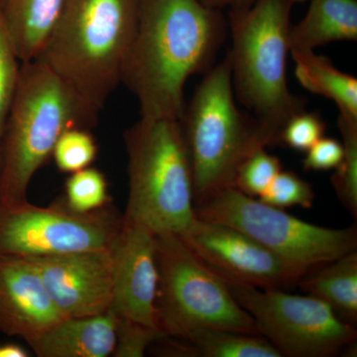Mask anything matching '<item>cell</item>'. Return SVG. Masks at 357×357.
Here are the masks:
<instances>
[{
    "mask_svg": "<svg viewBox=\"0 0 357 357\" xmlns=\"http://www.w3.org/2000/svg\"><path fill=\"white\" fill-rule=\"evenodd\" d=\"M227 31L222 10L199 0H140L121 83L137 98L141 117L181 121L185 83L213 67Z\"/></svg>",
    "mask_w": 357,
    "mask_h": 357,
    "instance_id": "6da1fadb",
    "label": "cell"
},
{
    "mask_svg": "<svg viewBox=\"0 0 357 357\" xmlns=\"http://www.w3.org/2000/svg\"><path fill=\"white\" fill-rule=\"evenodd\" d=\"M100 110L38 60L21 63L0 161V204L28 201L35 174L70 128L91 129Z\"/></svg>",
    "mask_w": 357,
    "mask_h": 357,
    "instance_id": "7a4b0ae2",
    "label": "cell"
},
{
    "mask_svg": "<svg viewBox=\"0 0 357 357\" xmlns=\"http://www.w3.org/2000/svg\"><path fill=\"white\" fill-rule=\"evenodd\" d=\"M293 6L291 0H255L229 11L234 96L255 119L264 147L279 143L286 122L306 105L286 77Z\"/></svg>",
    "mask_w": 357,
    "mask_h": 357,
    "instance_id": "3957f363",
    "label": "cell"
},
{
    "mask_svg": "<svg viewBox=\"0 0 357 357\" xmlns=\"http://www.w3.org/2000/svg\"><path fill=\"white\" fill-rule=\"evenodd\" d=\"M140 0H65L35 60L100 110L121 84Z\"/></svg>",
    "mask_w": 357,
    "mask_h": 357,
    "instance_id": "277c9868",
    "label": "cell"
},
{
    "mask_svg": "<svg viewBox=\"0 0 357 357\" xmlns=\"http://www.w3.org/2000/svg\"><path fill=\"white\" fill-rule=\"evenodd\" d=\"M128 199L124 220L181 234L196 220L192 176L178 119H143L124 132Z\"/></svg>",
    "mask_w": 357,
    "mask_h": 357,
    "instance_id": "5b68a950",
    "label": "cell"
},
{
    "mask_svg": "<svg viewBox=\"0 0 357 357\" xmlns=\"http://www.w3.org/2000/svg\"><path fill=\"white\" fill-rule=\"evenodd\" d=\"M181 119L192 176L195 202L232 187L241 162L258 148L256 121L236 103L229 56L204 73Z\"/></svg>",
    "mask_w": 357,
    "mask_h": 357,
    "instance_id": "8992f818",
    "label": "cell"
},
{
    "mask_svg": "<svg viewBox=\"0 0 357 357\" xmlns=\"http://www.w3.org/2000/svg\"><path fill=\"white\" fill-rule=\"evenodd\" d=\"M156 260L155 310L157 326L164 337L184 340L201 328L259 335L227 282L206 266L180 236L156 234Z\"/></svg>",
    "mask_w": 357,
    "mask_h": 357,
    "instance_id": "52a82bcc",
    "label": "cell"
},
{
    "mask_svg": "<svg viewBox=\"0 0 357 357\" xmlns=\"http://www.w3.org/2000/svg\"><path fill=\"white\" fill-rule=\"evenodd\" d=\"M195 213L238 229L305 273L357 248L356 225L337 229L312 225L234 187L215 190L195 202Z\"/></svg>",
    "mask_w": 357,
    "mask_h": 357,
    "instance_id": "ba28073f",
    "label": "cell"
},
{
    "mask_svg": "<svg viewBox=\"0 0 357 357\" xmlns=\"http://www.w3.org/2000/svg\"><path fill=\"white\" fill-rule=\"evenodd\" d=\"M225 282L234 299L255 321L257 332L282 357L335 356L356 342L354 325L314 296Z\"/></svg>",
    "mask_w": 357,
    "mask_h": 357,
    "instance_id": "9c48e42d",
    "label": "cell"
},
{
    "mask_svg": "<svg viewBox=\"0 0 357 357\" xmlns=\"http://www.w3.org/2000/svg\"><path fill=\"white\" fill-rule=\"evenodd\" d=\"M122 225L112 204L77 213L64 199L49 206L0 204V255L39 257L109 249Z\"/></svg>",
    "mask_w": 357,
    "mask_h": 357,
    "instance_id": "30bf717a",
    "label": "cell"
},
{
    "mask_svg": "<svg viewBox=\"0 0 357 357\" xmlns=\"http://www.w3.org/2000/svg\"><path fill=\"white\" fill-rule=\"evenodd\" d=\"M199 259L223 280L261 289L298 284L304 271L238 229L196 218L178 234Z\"/></svg>",
    "mask_w": 357,
    "mask_h": 357,
    "instance_id": "8fae6325",
    "label": "cell"
},
{
    "mask_svg": "<svg viewBox=\"0 0 357 357\" xmlns=\"http://www.w3.org/2000/svg\"><path fill=\"white\" fill-rule=\"evenodd\" d=\"M27 259L36 267L52 301L65 317L109 311L114 281L110 248Z\"/></svg>",
    "mask_w": 357,
    "mask_h": 357,
    "instance_id": "7c38bea8",
    "label": "cell"
},
{
    "mask_svg": "<svg viewBox=\"0 0 357 357\" xmlns=\"http://www.w3.org/2000/svg\"><path fill=\"white\" fill-rule=\"evenodd\" d=\"M110 251L114 270L110 310L117 317L159 330L155 310L158 288L156 234L122 217Z\"/></svg>",
    "mask_w": 357,
    "mask_h": 357,
    "instance_id": "4fadbf2b",
    "label": "cell"
},
{
    "mask_svg": "<svg viewBox=\"0 0 357 357\" xmlns=\"http://www.w3.org/2000/svg\"><path fill=\"white\" fill-rule=\"evenodd\" d=\"M64 318L30 260L0 255V333L28 344Z\"/></svg>",
    "mask_w": 357,
    "mask_h": 357,
    "instance_id": "5bb4252c",
    "label": "cell"
},
{
    "mask_svg": "<svg viewBox=\"0 0 357 357\" xmlns=\"http://www.w3.org/2000/svg\"><path fill=\"white\" fill-rule=\"evenodd\" d=\"M38 357H109L116 344V316L66 317L28 342Z\"/></svg>",
    "mask_w": 357,
    "mask_h": 357,
    "instance_id": "9a60e30c",
    "label": "cell"
},
{
    "mask_svg": "<svg viewBox=\"0 0 357 357\" xmlns=\"http://www.w3.org/2000/svg\"><path fill=\"white\" fill-rule=\"evenodd\" d=\"M65 0H0V17L21 63L35 60L57 22Z\"/></svg>",
    "mask_w": 357,
    "mask_h": 357,
    "instance_id": "2e32d148",
    "label": "cell"
},
{
    "mask_svg": "<svg viewBox=\"0 0 357 357\" xmlns=\"http://www.w3.org/2000/svg\"><path fill=\"white\" fill-rule=\"evenodd\" d=\"M357 40V0H311L309 10L291 26L289 48L314 50L337 41Z\"/></svg>",
    "mask_w": 357,
    "mask_h": 357,
    "instance_id": "e0dca14e",
    "label": "cell"
},
{
    "mask_svg": "<svg viewBox=\"0 0 357 357\" xmlns=\"http://www.w3.org/2000/svg\"><path fill=\"white\" fill-rule=\"evenodd\" d=\"M309 295L324 301L347 323L357 321V251L312 268L298 282Z\"/></svg>",
    "mask_w": 357,
    "mask_h": 357,
    "instance_id": "ac0fdd59",
    "label": "cell"
},
{
    "mask_svg": "<svg viewBox=\"0 0 357 357\" xmlns=\"http://www.w3.org/2000/svg\"><path fill=\"white\" fill-rule=\"evenodd\" d=\"M295 76L307 91L332 100L340 114L357 119V79L314 50H291Z\"/></svg>",
    "mask_w": 357,
    "mask_h": 357,
    "instance_id": "d6986e66",
    "label": "cell"
},
{
    "mask_svg": "<svg viewBox=\"0 0 357 357\" xmlns=\"http://www.w3.org/2000/svg\"><path fill=\"white\" fill-rule=\"evenodd\" d=\"M169 354L191 357H282L266 338L259 335L201 328L184 340L172 338Z\"/></svg>",
    "mask_w": 357,
    "mask_h": 357,
    "instance_id": "ffe728a7",
    "label": "cell"
},
{
    "mask_svg": "<svg viewBox=\"0 0 357 357\" xmlns=\"http://www.w3.org/2000/svg\"><path fill=\"white\" fill-rule=\"evenodd\" d=\"M337 126L342 136L344 158L332 176L337 198L352 217L357 215V119L338 114Z\"/></svg>",
    "mask_w": 357,
    "mask_h": 357,
    "instance_id": "44dd1931",
    "label": "cell"
},
{
    "mask_svg": "<svg viewBox=\"0 0 357 357\" xmlns=\"http://www.w3.org/2000/svg\"><path fill=\"white\" fill-rule=\"evenodd\" d=\"M63 199L68 208L77 213H91L105 208L112 203L105 174L93 167L70 174Z\"/></svg>",
    "mask_w": 357,
    "mask_h": 357,
    "instance_id": "7402d4cb",
    "label": "cell"
},
{
    "mask_svg": "<svg viewBox=\"0 0 357 357\" xmlns=\"http://www.w3.org/2000/svg\"><path fill=\"white\" fill-rule=\"evenodd\" d=\"M98 152V144L91 129L76 128L60 136L52 157L60 172L73 174L91 167Z\"/></svg>",
    "mask_w": 357,
    "mask_h": 357,
    "instance_id": "603a6c76",
    "label": "cell"
},
{
    "mask_svg": "<svg viewBox=\"0 0 357 357\" xmlns=\"http://www.w3.org/2000/svg\"><path fill=\"white\" fill-rule=\"evenodd\" d=\"M281 170L280 160L268 153L265 148H258L237 168L232 187L246 196L260 198Z\"/></svg>",
    "mask_w": 357,
    "mask_h": 357,
    "instance_id": "cb8c5ba5",
    "label": "cell"
},
{
    "mask_svg": "<svg viewBox=\"0 0 357 357\" xmlns=\"http://www.w3.org/2000/svg\"><path fill=\"white\" fill-rule=\"evenodd\" d=\"M275 208H311L314 202L312 185L292 171L281 170L259 198Z\"/></svg>",
    "mask_w": 357,
    "mask_h": 357,
    "instance_id": "d4e9b609",
    "label": "cell"
},
{
    "mask_svg": "<svg viewBox=\"0 0 357 357\" xmlns=\"http://www.w3.org/2000/svg\"><path fill=\"white\" fill-rule=\"evenodd\" d=\"M20 66V59L7 36L0 17V161L2 138L17 89Z\"/></svg>",
    "mask_w": 357,
    "mask_h": 357,
    "instance_id": "484cf974",
    "label": "cell"
},
{
    "mask_svg": "<svg viewBox=\"0 0 357 357\" xmlns=\"http://www.w3.org/2000/svg\"><path fill=\"white\" fill-rule=\"evenodd\" d=\"M326 123L318 112H297L288 119L279 135V142L297 151L307 152L324 137Z\"/></svg>",
    "mask_w": 357,
    "mask_h": 357,
    "instance_id": "4316f807",
    "label": "cell"
},
{
    "mask_svg": "<svg viewBox=\"0 0 357 357\" xmlns=\"http://www.w3.org/2000/svg\"><path fill=\"white\" fill-rule=\"evenodd\" d=\"M162 337H165L157 328L116 316V344L112 356H144L147 349Z\"/></svg>",
    "mask_w": 357,
    "mask_h": 357,
    "instance_id": "83f0119b",
    "label": "cell"
},
{
    "mask_svg": "<svg viewBox=\"0 0 357 357\" xmlns=\"http://www.w3.org/2000/svg\"><path fill=\"white\" fill-rule=\"evenodd\" d=\"M342 142L331 137H321L307 151L303 160L306 171H328L337 169L344 158Z\"/></svg>",
    "mask_w": 357,
    "mask_h": 357,
    "instance_id": "f1b7e54d",
    "label": "cell"
},
{
    "mask_svg": "<svg viewBox=\"0 0 357 357\" xmlns=\"http://www.w3.org/2000/svg\"><path fill=\"white\" fill-rule=\"evenodd\" d=\"M199 1L204 6L222 10L225 7L232 9L248 6L252 4L255 0H199Z\"/></svg>",
    "mask_w": 357,
    "mask_h": 357,
    "instance_id": "f546056e",
    "label": "cell"
},
{
    "mask_svg": "<svg viewBox=\"0 0 357 357\" xmlns=\"http://www.w3.org/2000/svg\"><path fill=\"white\" fill-rule=\"evenodd\" d=\"M29 351L15 342L0 344V357H29Z\"/></svg>",
    "mask_w": 357,
    "mask_h": 357,
    "instance_id": "4dcf8cb0",
    "label": "cell"
},
{
    "mask_svg": "<svg viewBox=\"0 0 357 357\" xmlns=\"http://www.w3.org/2000/svg\"><path fill=\"white\" fill-rule=\"evenodd\" d=\"M293 2V4L296 3H302V2L306 1V0H291Z\"/></svg>",
    "mask_w": 357,
    "mask_h": 357,
    "instance_id": "1f68e13d",
    "label": "cell"
}]
</instances>
